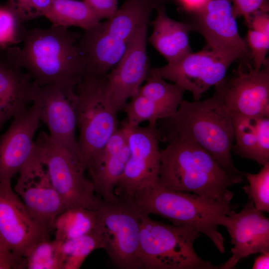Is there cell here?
<instances>
[{
  "label": "cell",
  "instance_id": "cell-1",
  "mask_svg": "<svg viewBox=\"0 0 269 269\" xmlns=\"http://www.w3.org/2000/svg\"><path fill=\"white\" fill-rule=\"evenodd\" d=\"M159 138L166 146L160 150L158 185L218 200L233 195L228 188L244 181L243 175L227 172L192 140L175 134Z\"/></svg>",
  "mask_w": 269,
  "mask_h": 269
},
{
  "label": "cell",
  "instance_id": "cell-2",
  "mask_svg": "<svg viewBox=\"0 0 269 269\" xmlns=\"http://www.w3.org/2000/svg\"><path fill=\"white\" fill-rule=\"evenodd\" d=\"M155 127L158 135L184 136L208 152L228 173L243 175L232 158L235 140L232 116L217 89L205 100H184L173 115L158 120Z\"/></svg>",
  "mask_w": 269,
  "mask_h": 269
},
{
  "label": "cell",
  "instance_id": "cell-3",
  "mask_svg": "<svg viewBox=\"0 0 269 269\" xmlns=\"http://www.w3.org/2000/svg\"><path fill=\"white\" fill-rule=\"evenodd\" d=\"M81 35L68 28L52 24L27 30L23 46H15L21 67L37 87L54 82L78 83L85 71L78 42Z\"/></svg>",
  "mask_w": 269,
  "mask_h": 269
},
{
  "label": "cell",
  "instance_id": "cell-4",
  "mask_svg": "<svg viewBox=\"0 0 269 269\" xmlns=\"http://www.w3.org/2000/svg\"><path fill=\"white\" fill-rule=\"evenodd\" d=\"M233 195L214 200L191 193L166 189L157 183L138 190L133 198L140 211L165 218L176 226L196 229L208 237L221 253L225 239L218 231V220L237 208Z\"/></svg>",
  "mask_w": 269,
  "mask_h": 269
},
{
  "label": "cell",
  "instance_id": "cell-5",
  "mask_svg": "<svg viewBox=\"0 0 269 269\" xmlns=\"http://www.w3.org/2000/svg\"><path fill=\"white\" fill-rule=\"evenodd\" d=\"M200 236L196 229L171 225L142 213L139 258L143 269H215L195 252L193 244Z\"/></svg>",
  "mask_w": 269,
  "mask_h": 269
},
{
  "label": "cell",
  "instance_id": "cell-6",
  "mask_svg": "<svg viewBox=\"0 0 269 269\" xmlns=\"http://www.w3.org/2000/svg\"><path fill=\"white\" fill-rule=\"evenodd\" d=\"M96 200L95 231L102 238L113 264L119 269H143L139 258L142 212L134 198L118 195L111 201L96 194Z\"/></svg>",
  "mask_w": 269,
  "mask_h": 269
},
{
  "label": "cell",
  "instance_id": "cell-7",
  "mask_svg": "<svg viewBox=\"0 0 269 269\" xmlns=\"http://www.w3.org/2000/svg\"><path fill=\"white\" fill-rule=\"evenodd\" d=\"M106 76L84 73L76 86L78 145L86 170L94 156L119 128L118 115L120 111L105 93Z\"/></svg>",
  "mask_w": 269,
  "mask_h": 269
},
{
  "label": "cell",
  "instance_id": "cell-8",
  "mask_svg": "<svg viewBox=\"0 0 269 269\" xmlns=\"http://www.w3.org/2000/svg\"><path fill=\"white\" fill-rule=\"evenodd\" d=\"M34 148L66 208L96 210L94 186L85 175L86 170L81 158L57 144L45 132H40L35 138Z\"/></svg>",
  "mask_w": 269,
  "mask_h": 269
},
{
  "label": "cell",
  "instance_id": "cell-9",
  "mask_svg": "<svg viewBox=\"0 0 269 269\" xmlns=\"http://www.w3.org/2000/svg\"><path fill=\"white\" fill-rule=\"evenodd\" d=\"M77 83L62 80L36 86L32 103L37 106L40 121L46 126L51 138L81 158L76 136Z\"/></svg>",
  "mask_w": 269,
  "mask_h": 269
},
{
  "label": "cell",
  "instance_id": "cell-10",
  "mask_svg": "<svg viewBox=\"0 0 269 269\" xmlns=\"http://www.w3.org/2000/svg\"><path fill=\"white\" fill-rule=\"evenodd\" d=\"M130 154L115 187L116 195L134 197L146 186L157 183L160 166V142L156 127L131 126L124 121Z\"/></svg>",
  "mask_w": 269,
  "mask_h": 269
},
{
  "label": "cell",
  "instance_id": "cell-11",
  "mask_svg": "<svg viewBox=\"0 0 269 269\" xmlns=\"http://www.w3.org/2000/svg\"><path fill=\"white\" fill-rule=\"evenodd\" d=\"M18 175L13 190L34 221L50 235L56 218L66 207L34 148Z\"/></svg>",
  "mask_w": 269,
  "mask_h": 269
},
{
  "label": "cell",
  "instance_id": "cell-12",
  "mask_svg": "<svg viewBox=\"0 0 269 269\" xmlns=\"http://www.w3.org/2000/svg\"><path fill=\"white\" fill-rule=\"evenodd\" d=\"M230 0H209L199 10L190 29L201 34L207 47L233 61L251 65L247 43L240 36Z\"/></svg>",
  "mask_w": 269,
  "mask_h": 269
},
{
  "label": "cell",
  "instance_id": "cell-13",
  "mask_svg": "<svg viewBox=\"0 0 269 269\" xmlns=\"http://www.w3.org/2000/svg\"><path fill=\"white\" fill-rule=\"evenodd\" d=\"M234 62L206 47L153 69L163 79L190 92L194 101H199L203 93L224 79Z\"/></svg>",
  "mask_w": 269,
  "mask_h": 269
},
{
  "label": "cell",
  "instance_id": "cell-14",
  "mask_svg": "<svg viewBox=\"0 0 269 269\" xmlns=\"http://www.w3.org/2000/svg\"><path fill=\"white\" fill-rule=\"evenodd\" d=\"M215 86L232 115L269 117V69L247 66Z\"/></svg>",
  "mask_w": 269,
  "mask_h": 269
},
{
  "label": "cell",
  "instance_id": "cell-15",
  "mask_svg": "<svg viewBox=\"0 0 269 269\" xmlns=\"http://www.w3.org/2000/svg\"><path fill=\"white\" fill-rule=\"evenodd\" d=\"M49 236L34 221L11 183H0V237L20 262L40 242Z\"/></svg>",
  "mask_w": 269,
  "mask_h": 269
},
{
  "label": "cell",
  "instance_id": "cell-16",
  "mask_svg": "<svg viewBox=\"0 0 269 269\" xmlns=\"http://www.w3.org/2000/svg\"><path fill=\"white\" fill-rule=\"evenodd\" d=\"M218 223L226 228L233 246L232 256L218 269H233L240 260L251 255L269 252V218L257 210L251 200L239 212L233 210L221 216Z\"/></svg>",
  "mask_w": 269,
  "mask_h": 269
},
{
  "label": "cell",
  "instance_id": "cell-17",
  "mask_svg": "<svg viewBox=\"0 0 269 269\" xmlns=\"http://www.w3.org/2000/svg\"><path fill=\"white\" fill-rule=\"evenodd\" d=\"M147 27L145 24L138 29L122 57L104 79L105 93L120 111L138 94L150 68L146 48Z\"/></svg>",
  "mask_w": 269,
  "mask_h": 269
},
{
  "label": "cell",
  "instance_id": "cell-18",
  "mask_svg": "<svg viewBox=\"0 0 269 269\" xmlns=\"http://www.w3.org/2000/svg\"><path fill=\"white\" fill-rule=\"evenodd\" d=\"M40 122L37 107L32 103L13 118L0 136V183H11L31 156Z\"/></svg>",
  "mask_w": 269,
  "mask_h": 269
},
{
  "label": "cell",
  "instance_id": "cell-19",
  "mask_svg": "<svg viewBox=\"0 0 269 269\" xmlns=\"http://www.w3.org/2000/svg\"><path fill=\"white\" fill-rule=\"evenodd\" d=\"M35 87L18 62L15 46L0 49V128L32 104Z\"/></svg>",
  "mask_w": 269,
  "mask_h": 269
},
{
  "label": "cell",
  "instance_id": "cell-20",
  "mask_svg": "<svg viewBox=\"0 0 269 269\" xmlns=\"http://www.w3.org/2000/svg\"><path fill=\"white\" fill-rule=\"evenodd\" d=\"M167 0H125L114 15L99 26L115 42L128 45L138 29L148 24L153 9L163 7Z\"/></svg>",
  "mask_w": 269,
  "mask_h": 269
},
{
  "label": "cell",
  "instance_id": "cell-21",
  "mask_svg": "<svg viewBox=\"0 0 269 269\" xmlns=\"http://www.w3.org/2000/svg\"><path fill=\"white\" fill-rule=\"evenodd\" d=\"M232 116L236 142L232 147L234 152L260 165L269 162V117Z\"/></svg>",
  "mask_w": 269,
  "mask_h": 269
},
{
  "label": "cell",
  "instance_id": "cell-22",
  "mask_svg": "<svg viewBox=\"0 0 269 269\" xmlns=\"http://www.w3.org/2000/svg\"><path fill=\"white\" fill-rule=\"evenodd\" d=\"M156 10L157 15L151 22L152 32L148 39L149 43L165 58L167 63L191 52L188 24L169 17L165 12L164 7Z\"/></svg>",
  "mask_w": 269,
  "mask_h": 269
},
{
  "label": "cell",
  "instance_id": "cell-23",
  "mask_svg": "<svg viewBox=\"0 0 269 269\" xmlns=\"http://www.w3.org/2000/svg\"><path fill=\"white\" fill-rule=\"evenodd\" d=\"M44 16L53 25L67 28L77 26L84 30L101 21L83 0H51Z\"/></svg>",
  "mask_w": 269,
  "mask_h": 269
},
{
  "label": "cell",
  "instance_id": "cell-24",
  "mask_svg": "<svg viewBox=\"0 0 269 269\" xmlns=\"http://www.w3.org/2000/svg\"><path fill=\"white\" fill-rule=\"evenodd\" d=\"M97 212L81 207L66 208L56 218L53 233L54 239L64 242L95 231Z\"/></svg>",
  "mask_w": 269,
  "mask_h": 269
},
{
  "label": "cell",
  "instance_id": "cell-25",
  "mask_svg": "<svg viewBox=\"0 0 269 269\" xmlns=\"http://www.w3.org/2000/svg\"><path fill=\"white\" fill-rule=\"evenodd\" d=\"M138 94L164 110L170 116L173 115L184 100L185 91L174 83L167 82L150 68Z\"/></svg>",
  "mask_w": 269,
  "mask_h": 269
},
{
  "label": "cell",
  "instance_id": "cell-26",
  "mask_svg": "<svg viewBox=\"0 0 269 269\" xmlns=\"http://www.w3.org/2000/svg\"><path fill=\"white\" fill-rule=\"evenodd\" d=\"M101 236L96 231L62 242V269H79L94 251L104 249Z\"/></svg>",
  "mask_w": 269,
  "mask_h": 269
},
{
  "label": "cell",
  "instance_id": "cell-27",
  "mask_svg": "<svg viewBox=\"0 0 269 269\" xmlns=\"http://www.w3.org/2000/svg\"><path fill=\"white\" fill-rule=\"evenodd\" d=\"M61 244L54 239L40 242L24 258L21 269H62Z\"/></svg>",
  "mask_w": 269,
  "mask_h": 269
},
{
  "label": "cell",
  "instance_id": "cell-28",
  "mask_svg": "<svg viewBox=\"0 0 269 269\" xmlns=\"http://www.w3.org/2000/svg\"><path fill=\"white\" fill-rule=\"evenodd\" d=\"M256 174L242 173L249 185L244 187L255 208L260 212H269V162Z\"/></svg>",
  "mask_w": 269,
  "mask_h": 269
},
{
  "label": "cell",
  "instance_id": "cell-29",
  "mask_svg": "<svg viewBox=\"0 0 269 269\" xmlns=\"http://www.w3.org/2000/svg\"><path fill=\"white\" fill-rule=\"evenodd\" d=\"M27 31L16 14L6 3L0 4V49L22 42Z\"/></svg>",
  "mask_w": 269,
  "mask_h": 269
},
{
  "label": "cell",
  "instance_id": "cell-30",
  "mask_svg": "<svg viewBox=\"0 0 269 269\" xmlns=\"http://www.w3.org/2000/svg\"><path fill=\"white\" fill-rule=\"evenodd\" d=\"M51 0H7L6 4L24 23L44 16Z\"/></svg>",
  "mask_w": 269,
  "mask_h": 269
},
{
  "label": "cell",
  "instance_id": "cell-31",
  "mask_svg": "<svg viewBox=\"0 0 269 269\" xmlns=\"http://www.w3.org/2000/svg\"><path fill=\"white\" fill-rule=\"evenodd\" d=\"M247 41L253 67L260 69L267 63L266 55L269 49V37L250 28L247 32Z\"/></svg>",
  "mask_w": 269,
  "mask_h": 269
},
{
  "label": "cell",
  "instance_id": "cell-32",
  "mask_svg": "<svg viewBox=\"0 0 269 269\" xmlns=\"http://www.w3.org/2000/svg\"><path fill=\"white\" fill-rule=\"evenodd\" d=\"M233 2L232 12L235 18L243 16L249 26L253 14L257 11H267L266 0H230Z\"/></svg>",
  "mask_w": 269,
  "mask_h": 269
},
{
  "label": "cell",
  "instance_id": "cell-33",
  "mask_svg": "<svg viewBox=\"0 0 269 269\" xmlns=\"http://www.w3.org/2000/svg\"><path fill=\"white\" fill-rule=\"evenodd\" d=\"M101 20L112 17L118 7V0H83Z\"/></svg>",
  "mask_w": 269,
  "mask_h": 269
},
{
  "label": "cell",
  "instance_id": "cell-34",
  "mask_svg": "<svg viewBox=\"0 0 269 269\" xmlns=\"http://www.w3.org/2000/svg\"><path fill=\"white\" fill-rule=\"evenodd\" d=\"M249 26L269 37V16L267 12L259 11L255 13Z\"/></svg>",
  "mask_w": 269,
  "mask_h": 269
},
{
  "label": "cell",
  "instance_id": "cell-35",
  "mask_svg": "<svg viewBox=\"0 0 269 269\" xmlns=\"http://www.w3.org/2000/svg\"><path fill=\"white\" fill-rule=\"evenodd\" d=\"M0 265L5 269H20V262L8 250L0 237Z\"/></svg>",
  "mask_w": 269,
  "mask_h": 269
},
{
  "label": "cell",
  "instance_id": "cell-36",
  "mask_svg": "<svg viewBox=\"0 0 269 269\" xmlns=\"http://www.w3.org/2000/svg\"><path fill=\"white\" fill-rule=\"evenodd\" d=\"M187 10L196 12L201 9L209 0H178Z\"/></svg>",
  "mask_w": 269,
  "mask_h": 269
},
{
  "label": "cell",
  "instance_id": "cell-37",
  "mask_svg": "<svg viewBox=\"0 0 269 269\" xmlns=\"http://www.w3.org/2000/svg\"><path fill=\"white\" fill-rule=\"evenodd\" d=\"M253 269H269V252L261 253L255 260L252 267Z\"/></svg>",
  "mask_w": 269,
  "mask_h": 269
}]
</instances>
